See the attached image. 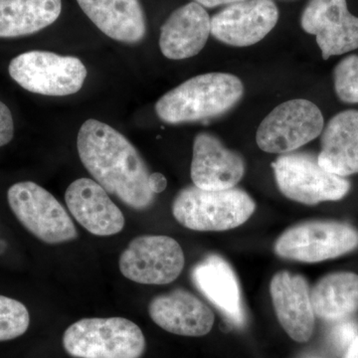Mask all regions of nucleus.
Returning <instances> with one entry per match:
<instances>
[{
	"label": "nucleus",
	"mask_w": 358,
	"mask_h": 358,
	"mask_svg": "<svg viewBox=\"0 0 358 358\" xmlns=\"http://www.w3.org/2000/svg\"><path fill=\"white\" fill-rule=\"evenodd\" d=\"M313 313L326 320H341L358 310V275L338 272L324 275L310 291Z\"/></svg>",
	"instance_id": "obj_22"
},
{
	"label": "nucleus",
	"mask_w": 358,
	"mask_h": 358,
	"mask_svg": "<svg viewBox=\"0 0 358 358\" xmlns=\"http://www.w3.org/2000/svg\"><path fill=\"white\" fill-rule=\"evenodd\" d=\"M62 0H0V38H16L53 24Z\"/></svg>",
	"instance_id": "obj_21"
},
{
	"label": "nucleus",
	"mask_w": 358,
	"mask_h": 358,
	"mask_svg": "<svg viewBox=\"0 0 358 358\" xmlns=\"http://www.w3.org/2000/svg\"><path fill=\"white\" fill-rule=\"evenodd\" d=\"M192 282L235 326L245 322L241 291L237 275L222 257L212 254L193 268Z\"/></svg>",
	"instance_id": "obj_18"
},
{
	"label": "nucleus",
	"mask_w": 358,
	"mask_h": 358,
	"mask_svg": "<svg viewBox=\"0 0 358 358\" xmlns=\"http://www.w3.org/2000/svg\"><path fill=\"white\" fill-rule=\"evenodd\" d=\"M243 94L239 78L228 73H207L164 94L155 103V112L166 124L207 121L229 112Z\"/></svg>",
	"instance_id": "obj_2"
},
{
	"label": "nucleus",
	"mask_w": 358,
	"mask_h": 358,
	"mask_svg": "<svg viewBox=\"0 0 358 358\" xmlns=\"http://www.w3.org/2000/svg\"><path fill=\"white\" fill-rule=\"evenodd\" d=\"M150 319L164 331L182 336L210 333L214 313L197 296L183 289L155 296L148 305Z\"/></svg>",
	"instance_id": "obj_16"
},
{
	"label": "nucleus",
	"mask_w": 358,
	"mask_h": 358,
	"mask_svg": "<svg viewBox=\"0 0 358 358\" xmlns=\"http://www.w3.org/2000/svg\"><path fill=\"white\" fill-rule=\"evenodd\" d=\"M320 141V166L341 178L358 173V110L334 115L322 129Z\"/></svg>",
	"instance_id": "obj_20"
},
{
	"label": "nucleus",
	"mask_w": 358,
	"mask_h": 358,
	"mask_svg": "<svg viewBox=\"0 0 358 358\" xmlns=\"http://www.w3.org/2000/svg\"><path fill=\"white\" fill-rule=\"evenodd\" d=\"M14 136V122L10 110L0 101V148L10 143Z\"/></svg>",
	"instance_id": "obj_26"
},
{
	"label": "nucleus",
	"mask_w": 358,
	"mask_h": 358,
	"mask_svg": "<svg viewBox=\"0 0 358 358\" xmlns=\"http://www.w3.org/2000/svg\"><path fill=\"white\" fill-rule=\"evenodd\" d=\"M245 1V0H194V2L203 6L204 8H214V7L221 6H231V4L237 3V2Z\"/></svg>",
	"instance_id": "obj_28"
},
{
	"label": "nucleus",
	"mask_w": 358,
	"mask_h": 358,
	"mask_svg": "<svg viewBox=\"0 0 358 358\" xmlns=\"http://www.w3.org/2000/svg\"><path fill=\"white\" fill-rule=\"evenodd\" d=\"M324 128V115L317 106L307 100L288 101L261 122L257 145L268 154H289L315 140Z\"/></svg>",
	"instance_id": "obj_9"
},
{
	"label": "nucleus",
	"mask_w": 358,
	"mask_h": 358,
	"mask_svg": "<svg viewBox=\"0 0 358 358\" xmlns=\"http://www.w3.org/2000/svg\"><path fill=\"white\" fill-rule=\"evenodd\" d=\"M210 34V16L203 6L189 2L174 10L160 28V51L171 60L193 57L204 48Z\"/></svg>",
	"instance_id": "obj_17"
},
{
	"label": "nucleus",
	"mask_w": 358,
	"mask_h": 358,
	"mask_svg": "<svg viewBox=\"0 0 358 358\" xmlns=\"http://www.w3.org/2000/svg\"><path fill=\"white\" fill-rule=\"evenodd\" d=\"M8 72L23 89L53 96L76 94L88 74L79 58L39 50L16 56L8 66Z\"/></svg>",
	"instance_id": "obj_6"
},
{
	"label": "nucleus",
	"mask_w": 358,
	"mask_h": 358,
	"mask_svg": "<svg viewBox=\"0 0 358 358\" xmlns=\"http://www.w3.org/2000/svg\"><path fill=\"white\" fill-rule=\"evenodd\" d=\"M7 200L18 221L45 243H66L78 237L76 226L63 205L37 183H15L7 192Z\"/></svg>",
	"instance_id": "obj_7"
},
{
	"label": "nucleus",
	"mask_w": 358,
	"mask_h": 358,
	"mask_svg": "<svg viewBox=\"0 0 358 358\" xmlns=\"http://www.w3.org/2000/svg\"><path fill=\"white\" fill-rule=\"evenodd\" d=\"M244 174L243 157L226 148L217 136L208 133L195 136L190 167L195 186L207 190L229 189Z\"/></svg>",
	"instance_id": "obj_13"
},
{
	"label": "nucleus",
	"mask_w": 358,
	"mask_h": 358,
	"mask_svg": "<svg viewBox=\"0 0 358 358\" xmlns=\"http://www.w3.org/2000/svg\"><path fill=\"white\" fill-rule=\"evenodd\" d=\"M84 13L110 38L136 44L147 34V20L140 0H77Z\"/></svg>",
	"instance_id": "obj_19"
},
{
	"label": "nucleus",
	"mask_w": 358,
	"mask_h": 358,
	"mask_svg": "<svg viewBox=\"0 0 358 358\" xmlns=\"http://www.w3.org/2000/svg\"><path fill=\"white\" fill-rule=\"evenodd\" d=\"M334 90L339 100L358 103V56L350 55L338 63L334 71Z\"/></svg>",
	"instance_id": "obj_24"
},
{
	"label": "nucleus",
	"mask_w": 358,
	"mask_h": 358,
	"mask_svg": "<svg viewBox=\"0 0 358 358\" xmlns=\"http://www.w3.org/2000/svg\"><path fill=\"white\" fill-rule=\"evenodd\" d=\"M77 148L85 169L106 192L136 210L154 203L147 164L124 134L90 119L78 133Z\"/></svg>",
	"instance_id": "obj_1"
},
{
	"label": "nucleus",
	"mask_w": 358,
	"mask_h": 358,
	"mask_svg": "<svg viewBox=\"0 0 358 358\" xmlns=\"http://www.w3.org/2000/svg\"><path fill=\"white\" fill-rule=\"evenodd\" d=\"M29 324V313L22 303L0 296V341L20 338Z\"/></svg>",
	"instance_id": "obj_23"
},
{
	"label": "nucleus",
	"mask_w": 358,
	"mask_h": 358,
	"mask_svg": "<svg viewBox=\"0 0 358 358\" xmlns=\"http://www.w3.org/2000/svg\"><path fill=\"white\" fill-rule=\"evenodd\" d=\"M358 247V232L336 221H308L289 228L278 238L275 252L281 258L317 263L338 258Z\"/></svg>",
	"instance_id": "obj_8"
},
{
	"label": "nucleus",
	"mask_w": 358,
	"mask_h": 358,
	"mask_svg": "<svg viewBox=\"0 0 358 358\" xmlns=\"http://www.w3.org/2000/svg\"><path fill=\"white\" fill-rule=\"evenodd\" d=\"M357 327L355 322L341 320L331 331V339L338 350H346L357 336Z\"/></svg>",
	"instance_id": "obj_25"
},
{
	"label": "nucleus",
	"mask_w": 358,
	"mask_h": 358,
	"mask_svg": "<svg viewBox=\"0 0 358 358\" xmlns=\"http://www.w3.org/2000/svg\"><path fill=\"white\" fill-rule=\"evenodd\" d=\"M343 358H358V334L355 341H352V345L348 346V350H345Z\"/></svg>",
	"instance_id": "obj_29"
},
{
	"label": "nucleus",
	"mask_w": 358,
	"mask_h": 358,
	"mask_svg": "<svg viewBox=\"0 0 358 358\" xmlns=\"http://www.w3.org/2000/svg\"><path fill=\"white\" fill-rule=\"evenodd\" d=\"M65 201L73 217L96 236H112L124 227V214L103 186L90 178L73 181L65 193Z\"/></svg>",
	"instance_id": "obj_14"
},
{
	"label": "nucleus",
	"mask_w": 358,
	"mask_h": 358,
	"mask_svg": "<svg viewBox=\"0 0 358 358\" xmlns=\"http://www.w3.org/2000/svg\"><path fill=\"white\" fill-rule=\"evenodd\" d=\"M301 25L317 37L324 60L358 49V17L348 11L346 0H310Z\"/></svg>",
	"instance_id": "obj_11"
},
{
	"label": "nucleus",
	"mask_w": 358,
	"mask_h": 358,
	"mask_svg": "<svg viewBox=\"0 0 358 358\" xmlns=\"http://www.w3.org/2000/svg\"><path fill=\"white\" fill-rule=\"evenodd\" d=\"M270 293L282 329L294 341L307 343L313 336L315 317L307 280L282 271L272 278Z\"/></svg>",
	"instance_id": "obj_15"
},
{
	"label": "nucleus",
	"mask_w": 358,
	"mask_h": 358,
	"mask_svg": "<svg viewBox=\"0 0 358 358\" xmlns=\"http://www.w3.org/2000/svg\"><path fill=\"white\" fill-rule=\"evenodd\" d=\"M185 254L173 238L143 235L134 238L120 257L124 277L143 285H166L178 279L185 267Z\"/></svg>",
	"instance_id": "obj_10"
},
{
	"label": "nucleus",
	"mask_w": 358,
	"mask_h": 358,
	"mask_svg": "<svg viewBox=\"0 0 358 358\" xmlns=\"http://www.w3.org/2000/svg\"><path fill=\"white\" fill-rule=\"evenodd\" d=\"M63 346L75 358H141L145 338L140 327L124 317H91L66 329Z\"/></svg>",
	"instance_id": "obj_4"
},
{
	"label": "nucleus",
	"mask_w": 358,
	"mask_h": 358,
	"mask_svg": "<svg viewBox=\"0 0 358 358\" xmlns=\"http://www.w3.org/2000/svg\"><path fill=\"white\" fill-rule=\"evenodd\" d=\"M167 186V179L162 173H154L150 176V187L155 194L164 192Z\"/></svg>",
	"instance_id": "obj_27"
},
{
	"label": "nucleus",
	"mask_w": 358,
	"mask_h": 358,
	"mask_svg": "<svg viewBox=\"0 0 358 358\" xmlns=\"http://www.w3.org/2000/svg\"><path fill=\"white\" fill-rule=\"evenodd\" d=\"M278 187L285 196L306 205L338 201L350 192V183L320 166L307 152L282 155L272 164Z\"/></svg>",
	"instance_id": "obj_5"
},
{
	"label": "nucleus",
	"mask_w": 358,
	"mask_h": 358,
	"mask_svg": "<svg viewBox=\"0 0 358 358\" xmlns=\"http://www.w3.org/2000/svg\"><path fill=\"white\" fill-rule=\"evenodd\" d=\"M256 210L253 199L240 188L201 189L192 185L174 197V218L194 231H226L243 225Z\"/></svg>",
	"instance_id": "obj_3"
},
{
	"label": "nucleus",
	"mask_w": 358,
	"mask_h": 358,
	"mask_svg": "<svg viewBox=\"0 0 358 358\" xmlns=\"http://www.w3.org/2000/svg\"><path fill=\"white\" fill-rule=\"evenodd\" d=\"M278 20L279 9L273 0H245L211 18V35L230 46H251L265 38Z\"/></svg>",
	"instance_id": "obj_12"
}]
</instances>
